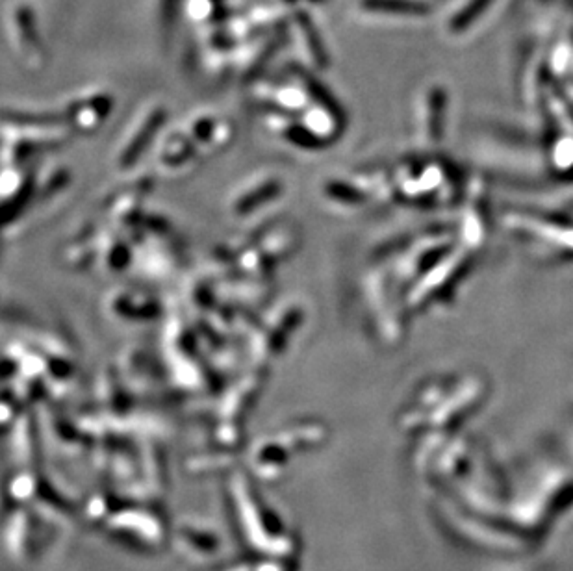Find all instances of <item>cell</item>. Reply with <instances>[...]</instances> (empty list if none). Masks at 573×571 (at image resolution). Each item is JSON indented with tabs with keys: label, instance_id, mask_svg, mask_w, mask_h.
Returning a JSON list of instances; mask_svg holds the SVG:
<instances>
[{
	"label": "cell",
	"instance_id": "4",
	"mask_svg": "<svg viewBox=\"0 0 573 571\" xmlns=\"http://www.w3.org/2000/svg\"><path fill=\"white\" fill-rule=\"evenodd\" d=\"M507 229L527 247L551 262L573 264V217L510 212Z\"/></svg>",
	"mask_w": 573,
	"mask_h": 571
},
{
	"label": "cell",
	"instance_id": "7",
	"mask_svg": "<svg viewBox=\"0 0 573 571\" xmlns=\"http://www.w3.org/2000/svg\"><path fill=\"white\" fill-rule=\"evenodd\" d=\"M562 95H564V99H566V101H568V104H570V108H572L573 112V84H570V86H566V88H564V91H562Z\"/></svg>",
	"mask_w": 573,
	"mask_h": 571
},
{
	"label": "cell",
	"instance_id": "6",
	"mask_svg": "<svg viewBox=\"0 0 573 571\" xmlns=\"http://www.w3.org/2000/svg\"><path fill=\"white\" fill-rule=\"evenodd\" d=\"M366 8L371 12L392 13L405 17H420L429 12V8L416 0H366Z\"/></svg>",
	"mask_w": 573,
	"mask_h": 571
},
{
	"label": "cell",
	"instance_id": "1",
	"mask_svg": "<svg viewBox=\"0 0 573 571\" xmlns=\"http://www.w3.org/2000/svg\"><path fill=\"white\" fill-rule=\"evenodd\" d=\"M395 204L414 208H446L459 204L468 182L438 151H418L388 167Z\"/></svg>",
	"mask_w": 573,
	"mask_h": 571
},
{
	"label": "cell",
	"instance_id": "5",
	"mask_svg": "<svg viewBox=\"0 0 573 571\" xmlns=\"http://www.w3.org/2000/svg\"><path fill=\"white\" fill-rule=\"evenodd\" d=\"M449 91L442 84H427L416 93L412 140L418 151H436L446 138Z\"/></svg>",
	"mask_w": 573,
	"mask_h": 571
},
{
	"label": "cell",
	"instance_id": "3",
	"mask_svg": "<svg viewBox=\"0 0 573 571\" xmlns=\"http://www.w3.org/2000/svg\"><path fill=\"white\" fill-rule=\"evenodd\" d=\"M544 117L542 160L549 177L573 182V112L562 91L551 88L540 104Z\"/></svg>",
	"mask_w": 573,
	"mask_h": 571
},
{
	"label": "cell",
	"instance_id": "2",
	"mask_svg": "<svg viewBox=\"0 0 573 571\" xmlns=\"http://www.w3.org/2000/svg\"><path fill=\"white\" fill-rule=\"evenodd\" d=\"M477 254L462 243L453 247L405 292L408 314L420 316L434 306L447 305L459 292L462 282L468 279Z\"/></svg>",
	"mask_w": 573,
	"mask_h": 571
}]
</instances>
